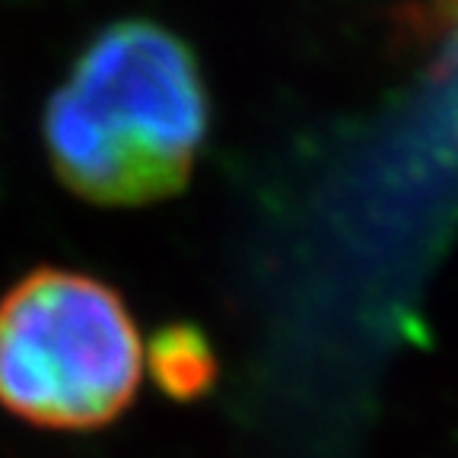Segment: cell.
<instances>
[{"label": "cell", "instance_id": "6da1fadb", "mask_svg": "<svg viewBox=\"0 0 458 458\" xmlns=\"http://www.w3.org/2000/svg\"><path fill=\"white\" fill-rule=\"evenodd\" d=\"M210 102L191 48L159 22L102 29L45 108L51 169L99 208L179 194L208 140Z\"/></svg>", "mask_w": 458, "mask_h": 458}, {"label": "cell", "instance_id": "277c9868", "mask_svg": "<svg viewBox=\"0 0 458 458\" xmlns=\"http://www.w3.org/2000/svg\"><path fill=\"white\" fill-rule=\"evenodd\" d=\"M445 4H449V7H452V13L458 16V0H445Z\"/></svg>", "mask_w": 458, "mask_h": 458}, {"label": "cell", "instance_id": "7a4b0ae2", "mask_svg": "<svg viewBox=\"0 0 458 458\" xmlns=\"http://www.w3.org/2000/svg\"><path fill=\"white\" fill-rule=\"evenodd\" d=\"M143 379V341L112 286L38 267L0 296V408L42 429H99Z\"/></svg>", "mask_w": 458, "mask_h": 458}, {"label": "cell", "instance_id": "3957f363", "mask_svg": "<svg viewBox=\"0 0 458 458\" xmlns=\"http://www.w3.org/2000/svg\"><path fill=\"white\" fill-rule=\"evenodd\" d=\"M153 382L175 401H194L216 382V357L198 328H163L150 344Z\"/></svg>", "mask_w": 458, "mask_h": 458}]
</instances>
